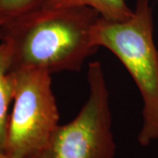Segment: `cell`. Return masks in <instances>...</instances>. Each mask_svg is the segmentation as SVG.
Returning a JSON list of instances; mask_svg holds the SVG:
<instances>
[{
  "label": "cell",
  "instance_id": "3",
  "mask_svg": "<svg viewBox=\"0 0 158 158\" xmlns=\"http://www.w3.org/2000/svg\"><path fill=\"white\" fill-rule=\"evenodd\" d=\"M89 97L77 115L58 125L45 146L27 158H114L110 94L101 62H90Z\"/></svg>",
  "mask_w": 158,
  "mask_h": 158
},
{
  "label": "cell",
  "instance_id": "7",
  "mask_svg": "<svg viewBox=\"0 0 158 158\" xmlns=\"http://www.w3.org/2000/svg\"><path fill=\"white\" fill-rule=\"evenodd\" d=\"M45 2L46 0H0V27L41 7Z\"/></svg>",
  "mask_w": 158,
  "mask_h": 158
},
{
  "label": "cell",
  "instance_id": "2",
  "mask_svg": "<svg viewBox=\"0 0 158 158\" xmlns=\"http://www.w3.org/2000/svg\"><path fill=\"white\" fill-rule=\"evenodd\" d=\"M94 41L111 51L135 83L143 103L138 142L150 145L158 139V50L149 0H137L131 16L123 20L99 18Z\"/></svg>",
  "mask_w": 158,
  "mask_h": 158
},
{
  "label": "cell",
  "instance_id": "1",
  "mask_svg": "<svg viewBox=\"0 0 158 158\" xmlns=\"http://www.w3.org/2000/svg\"><path fill=\"white\" fill-rule=\"evenodd\" d=\"M100 15L90 7H40L0 27L10 71H80L98 47L94 29Z\"/></svg>",
  "mask_w": 158,
  "mask_h": 158
},
{
  "label": "cell",
  "instance_id": "8",
  "mask_svg": "<svg viewBox=\"0 0 158 158\" xmlns=\"http://www.w3.org/2000/svg\"><path fill=\"white\" fill-rule=\"evenodd\" d=\"M0 158H10L9 156H7L6 155V153L2 150H0Z\"/></svg>",
  "mask_w": 158,
  "mask_h": 158
},
{
  "label": "cell",
  "instance_id": "6",
  "mask_svg": "<svg viewBox=\"0 0 158 158\" xmlns=\"http://www.w3.org/2000/svg\"><path fill=\"white\" fill-rule=\"evenodd\" d=\"M13 100V86L10 74V63L4 47L0 44V150L4 151L7 127L9 121V108Z\"/></svg>",
  "mask_w": 158,
  "mask_h": 158
},
{
  "label": "cell",
  "instance_id": "5",
  "mask_svg": "<svg viewBox=\"0 0 158 158\" xmlns=\"http://www.w3.org/2000/svg\"><path fill=\"white\" fill-rule=\"evenodd\" d=\"M42 7H90L108 20H123L133 12L126 0H46Z\"/></svg>",
  "mask_w": 158,
  "mask_h": 158
},
{
  "label": "cell",
  "instance_id": "4",
  "mask_svg": "<svg viewBox=\"0 0 158 158\" xmlns=\"http://www.w3.org/2000/svg\"><path fill=\"white\" fill-rule=\"evenodd\" d=\"M10 74L13 106L4 152L10 158H27L45 146L59 125L60 114L51 74L35 69Z\"/></svg>",
  "mask_w": 158,
  "mask_h": 158
}]
</instances>
